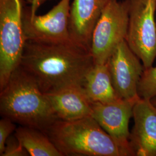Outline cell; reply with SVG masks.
Wrapping results in <instances>:
<instances>
[{
	"label": "cell",
	"instance_id": "1",
	"mask_svg": "<svg viewBox=\"0 0 156 156\" xmlns=\"http://www.w3.org/2000/svg\"><path fill=\"white\" fill-rule=\"evenodd\" d=\"M94 65L89 48L71 38L56 42L27 40L19 66L46 94L83 87Z\"/></svg>",
	"mask_w": 156,
	"mask_h": 156
},
{
	"label": "cell",
	"instance_id": "2",
	"mask_svg": "<svg viewBox=\"0 0 156 156\" xmlns=\"http://www.w3.org/2000/svg\"><path fill=\"white\" fill-rule=\"evenodd\" d=\"M0 91V112L2 117L44 133L59 120L46 95L20 66Z\"/></svg>",
	"mask_w": 156,
	"mask_h": 156
},
{
	"label": "cell",
	"instance_id": "3",
	"mask_svg": "<svg viewBox=\"0 0 156 156\" xmlns=\"http://www.w3.org/2000/svg\"><path fill=\"white\" fill-rule=\"evenodd\" d=\"M45 133L62 156H128L91 116L58 120Z\"/></svg>",
	"mask_w": 156,
	"mask_h": 156
},
{
	"label": "cell",
	"instance_id": "4",
	"mask_svg": "<svg viewBox=\"0 0 156 156\" xmlns=\"http://www.w3.org/2000/svg\"><path fill=\"white\" fill-rule=\"evenodd\" d=\"M23 0H0V90L19 66L26 39L23 27Z\"/></svg>",
	"mask_w": 156,
	"mask_h": 156
},
{
	"label": "cell",
	"instance_id": "5",
	"mask_svg": "<svg viewBox=\"0 0 156 156\" xmlns=\"http://www.w3.org/2000/svg\"><path fill=\"white\" fill-rule=\"evenodd\" d=\"M129 0H111L95 27L90 51L95 64H106L122 42L126 40L129 22Z\"/></svg>",
	"mask_w": 156,
	"mask_h": 156
},
{
	"label": "cell",
	"instance_id": "6",
	"mask_svg": "<svg viewBox=\"0 0 156 156\" xmlns=\"http://www.w3.org/2000/svg\"><path fill=\"white\" fill-rule=\"evenodd\" d=\"M129 22L126 41L145 68L156 58V0H129Z\"/></svg>",
	"mask_w": 156,
	"mask_h": 156
},
{
	"label": "cell",
	"instance_id": "7",
	"mask_svg": "<svg viewBox=\"0 0 156 156\" xmlns=\"http://www.w3.org/2000/svg\"><path fill=\"white\" fill-rule=\"evenodd\" d=\"M71 0H61L44 15H37L30 6H23L22 18L26 40L56 42L71 39Z\"/></svg>",
	"mask_w": 156,
	"mask_h": 156
},
{
	"label": "cell",
	"instance_id": "8",
	"mask_svg": "<svg viewBox=\"0 0 156 156\" xmlns=\"http://www.w3.org/2000/svg\"><path fill=\"white\" fill-rule=\"evenodd\" d=\"M140 61L124 40L118 45L106 62L119 98L133 102L140 99L138 86L145 69Z\"/></svg>",
	"mask_w": 156,
	"mask_h": 156
},
{
	"label": "cell",
	"instance_id": "9",
	"mask_svg": "<svg viewBox=\"0 0 156 156\" xmlns=\"http://www.w3.org/2000/svg\"><path fill=\"white\" fill-rule=\"evenodd\" d=\"M135 102L119 98L106 102H91V116L127 153L134 156L130 144V119Z\"/></svg>",
	"mask_w": 156,
	"mask_h": 156
},
{
	"label": "cell",
	"instance_id": "10",
	"mask_svg": "<svg viewBox=\"0 0 156 156\" xmlns=\"http://www.w3.org/2000/svg\"><path fill=\"white\" fill-rule=\"evenodd\" d=\"M134 128L130 144L134 156H156V108L150 100L140 98L133 108Z\"/></svg>",
	"mask_w": 156,
	"mask_h": 156
},
{
	"label": "cell",
	"instance_id": "11",
	"mask_svg": "<svg viewBox=\"0 0 156 156\" xmlns=\"http://www.w3.org/2000/svg\"><path fill=\"white\" fill-rule=\"evenodd\" d=\"M110 1L73 0L69 18L71 38L90 49L94 29Z\"/></svg>",
	"mask_w": 156,
	"mask_h": 156
},
{
	"label": "cell",
	"instance_id": "12",
	"mask_svg": "<svg viewBox=\"0 0 156 156\" xmlns=\"http://www.w3.org/2000/svg\"><path fill=\"white\" fill-rule=\"evenodd\" d=\"M45 95L59 120L71 121L91 116V102L82 87H69Z\"/></svg>",
	"mask_w": 156,
	"mask_h": 156
},
{
	"label": "cell",
	"instance_id": "13",
	"mask_svg": "<svg viewBox=\"0 0 156 156\" xmlns=\"http://www.w3.org/2000/svg\"><path fill=\"white\" fill-rule=\"evenodd\" d=\"M83 89L91 102L106 103L120 98L113 87L106 63L95 64L86 76Z\"/></svg>",
	"mask_w": 156,
	"mask_h": 156
},
{
	"label": "cell",
	"instance_id": "14",
	"mask_svg": "<svg viewBox=\"0 0 156 156\" xmlns=\"http://www.w3.org/2000/svg\"><path fill=\"white\" fill-rule=\"evenodd\" d=\"M15 135L31 156H62L47 135L42 131L20 126Z\"/></svg>",
	"mask_w": 156,
	"mask_h": 156
},
{
	"label": "cell",
	"instance_id": "15",
	"mask_svg": "<svg viewBox=\"0 0 156 156\" xmlns=\"http://www.w3.org/2000/svg\"><path fill=\"white\" fill-rule=\"evenodd\" d=\"M140 98L150 100L156 97V67L145 68L138 86Z\"/></svg>",
	"mask_w": 156,
	"mask_h": 156
},
{
	"label": "cell",
	"instance_id": "16",
	"mask_svg": "<svg viewBox=\"0 0 156 156\" xmlns=\"http://www.w3.org/2000/svg\"><path fill=\"white\" fill-rule=\"evenodd\" d=\"M16 129L15 123L11 119L2 117L0 120V156L4 151L6 140Z\"/></svg>",
	"mask_w": 156,
	"mask_h": 156
},
{
	"label": "cell",
	"instance_id": "17",
	"mask_svg": "<svg viewBox=\"0 0 156 156\" xmlns=\"http://www.w3.org/2000/svg\"><path fill=\"white\" fill-rule=\"evenodd\" d=\"M30 156L27 151L13 134L11 135L6 140L5 149L1 156Z\"/></svg>",
	"mask_w": 156,
	"mask_h": 156
},
{
	"label": "cell",
	"instance_id": "18",
	"mask_svg": "<svg viewBox=\"0 0 156 156\" xmlns=\"http://www.w3.org/2000/svg\"><path fill=\"white\" fill-rule=\"evenodd\" d=\"M29 3L30 5L31 11L33 13H36V12L38 10L39 6L42 5L46 2L50 0H23Z\"/></svg>",
	"mask_w": 156,
	"mask_h": 156
},
{
	"label": "cell",
	"instance_id": "19",
	"mask_svg": "<svg viewBox=\"0 0 156 156\" xmlns=\"http://www.w3.org/2000/svg\"><path fill=\"white\" fill-rule=\"evenodd\" d=\"M151 102L152 103V104L154 105V106L156 108V97L153 98L151 100Z\"/></svg>",
	"mask_w": 156,
	"mask_h": 156
}]
</instances>
